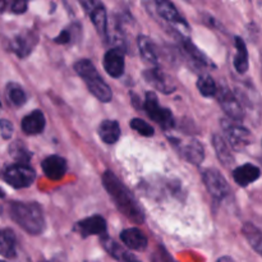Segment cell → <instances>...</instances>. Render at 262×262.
I'll list each match as a JSON object with an SVG mask.
<instances>
[{
	"label": "cell",
	"instance_id": "cell-39",
	"mask_svg": "<svg viewBox=\"0 0 262 262\" xmlns=\"http://www.w3.org/2000/svg\"><path fill=\"white\" fill-rule=\"evenodd\" d=\"M0 106H2V102H0Z\"/></svg>",
	"mask_w": 262,
	"mask_h": 262
},
{
	"label": "cell",
	"instance_id": "cell-20",
	"mask_svg": "<svg viewBox=\"0 0 262 262\" xmlns=\"http://www.w3.org/2000/svg\"><path fill=\"white\" fill-rule=\"evenodd\" d=\"M211 142L220 163L224 166L232 165L234 163V156H233L229 145L227 143L225 138H223L220 135H214L211 138Z\"/></svg>",
	"mask_w": 262,
	"mask_h": 262
},
{
	"label": "cell",
	"instance_id": "cell-3",
	"mask_svg": "<svg viewBox=\"0 0 262 262\" xmlns=\"http://www.w3.org/2000/svg\"><path fill=\"white\" fill-rule=\"evenodd\" d=\"M74 71L84 81L87 89L101 102H109L113 99V92L109 84L97 73L96 68L89 59H81L74 64Z\"/></svg>",
	"mask_w": 262,
	"mask_h": 262
},
{
	"label": "cell",
	"instance_id": "cell-7",
	"mask_svg": "<svg viewBox=\"0 0 262 262\" xmlns=\"http://www.w3.org/2000/svg\"><path fill=\"white\" fill-rule=\"evenodd\" d=\"M4 181L13 188H27L33 183L36 173L30 165L22 164H13L4 169Z\"/></svg>",
	"mask_w": 262,
	"mask_h": 262
},
{
	"label": "cell",
	"instance_id": "cell-30",
	"mask_svg": "<svg viewBox=\"0 0 262 262\" xmlns=\"http://www.w3.org/2000/svg\"><path fill=\"white\" fill-rule=\"evenodd\" d=\"M130 128L137 133H140L141 136H143V137H152L154 133H155L152 125L146 123L141 118H135V119L130 120Z\"/></svg>",
	"mask_w": 262,
	"mask_h": 262
},
{
	"label": "cell",
	"instance_id": "cell-19",
	"mask_svg": "<svg viewBox=\"0 0 262 262\" xmlns=\"http://www.w3.org/2000/svg\"><path fill=\"white\" fill-rule=\"evenodd\" d=\"M156 10H158L159 15H160L163 19L168 20V22L174 23V25L178 26H184V27H188L187 22L184 20V18L177 10L176 5L170 2H165V0H160V2H156Z\"/></svg>",
	"mask_w": 262,
	"mask_h": 262
},
{
	"label": "cell",
	"instance_id": "cell-23",
	"mask_svg": "<svg viewBox=\"0 0 262 262\" xmlns=\"http://www.w3.org/2000/svg\"><path fill=\"white\" fill-rule=\"evenodd\" d=\"M17 255L15 250V235L10 229H0V256L7 258H14Z\"/></svg>",
	"mask_w": 262,
	"mask_h": 262
},
{
	"label": "cell",
	"instance_id": "cell-35",
	"mask_svg": "<svg viewBox=\"0 0 262 262\" xmlns=\"http://www.w3.org/2000/svg\"><path fill=\"white\" fill-rule=\"evenodd\" d=\"M117 260L120 261V262H141L137 257H136L135 255L127 252L125 250L120 251L119 255H118V257H117Z\"/></svg>",
	"mask_w": 262,
	"mask_h": 262
},
{
	"label": "cell",
	"instance_id": "cell-40",
	"mask_svg": "<svg viewBox=\"0 0 262 262\" xmlns=\"http://www.w3.org/2000/svg\"><path fill=\"white\" fill-rule=\"evenodd\" d=\"M0 262H4V261H0Z\"/></svg>",
	"mask_w": 262,
	"mask_h": 262
},
{
	"label": "cell",
	"instance_id": "cell-11",
	"mask_svg": "<svg viewBox=\"0 0 262 262\" xmlns=\"http://www.w3.org/2000/svg\"><path fill=\"white\" fill-rule=\"evenodd\" d=\"M104 68L106 73L113 78H119L124 73V51L122 49H110L104 55Z\"/></svg>",
	"mask_w": 262,
	"mask_h": 262
},
{
	"label": "cell",
	"instance_id": "cell-6",
	"mask_svg": "<svg viewBox=\"0 0 262 262\" xmlns=\"http://www.w3.org/2000/svg\"><path fill=\"white\" fill-rule=\"evenodd\" d=\"M201 174L205 187H206L207 192L211 194L212 199L216 200V201H222L225 197H228V194L230 193L229 184L217 169H204Z\"/></svg>",
	"mask_w": 262,
	"mask_h": 262
},
{
	"label": "cell",
	"instance_id": "cell-32",
	"mask_svg": "<svg viewBox=\"0 0 262 262\" xmlns=\"http://www.w3.org/2000/svg\"><path fill=\"white\" fill-rule=\"evenodd\" d=\"M14 132V127L8 119H0V135L4 140H10Z\"/></svg>",
	"mask_w": 262,
	"mask_h": 262
},
{
	"label": "cell",
	"instance_id": "cell-14",
	"mask_svg": "<svg viewBox=\"0 0 262 262\" xmlns=\"http://www.w3.org/2000/svg\"><path fill=\"white\" fill-rule=\"evenodd\" d=\"M37 35L32 31H27L20 35L15 36L14 40L12 41V49L19 58H26L30 55L31 51L33 50L35 45L37 43Z\"/></svg>",
	"mask_w": 262,
	"mask_h": 262
},
{
	"label": "cell",
	"instance_id": "cell-34",
	"mask_svg": "<svg viewBox=\"0 0 262 262\" xmlns=\"http://www.w3.org/2000/svg\"><path fill=\"white\" fill-rule=\"evenodd\" d=\"M27 7L28 4L25 0H15L12 3V12L15 14H23L27 10Z\"/></svg>",
	"mask_w": 262,
	"mask_h": 262
},
{
	"label": "cell",
	"instance_id": "cell-29",
	"mask_svg": "<svg viewBox=\"0 0 262 262\" xmlns=\"http://www.w3.org/2000/svg\"><path fill=\"white\" fill-rule=\"evenodd\" d=\"M197 89L204 97L215 96L217 91L216 83L209 74H204V76L200 77L199 81H197Z\"/></svg>",
	"mask_w": 262,
	"mask_h": 262
},
{
	"label": "cell",
	"instance_id": "cell-38",
	"mask_svg": "<svg viewBox=\"0 0 262 262\" xmlns=\"http://www.w3.org/2000/svg\"><path fill=\"white\" fill-rule=\"evenodd\" d=\"M4 197H5V192H4V189L0 187V199H4Z\"/></svg>",
	"mask_w": 262,
	"mask_h": 262
},
{
	"label": "cell",
	"instance_id": "cell-24",
	"mask_svg": "<svg viewBox=\"0 0 262 262\" xmlns=\"http://www.w3.org/2000/svg\"><path fill=\"white\" fill-rule=\"evenodd\" d=\"M138 49H140V53L142 55V58L145 59L147 63L151 64H158V54H156V48L154 45L152 40H151L148 36L141 35L137 38Z\"/></svg>",
	"mask_w": 262,
	"mask_h": 262
},
{
	"label": "cell",
	"instance_id": "cell-22",
	"mask_svg": "<svg viewBox=\"0 0 262 262\" xmlns=\"http://www.w3.org/2000/svg\"><path fill=\"white\" fill-rule=\"evenodd\" d=\"M235 49H237V53L234 55V68L235 71L239 74H245L248 71V51L246 42L243 41L242 37H235Z\"/></svg>",
	"mask_w": 262,
	"mask_h": 262
},
{
	"label": "cell",
	"instance_id": "cell-13",
	"mask_svg": "<svg viewBox=\"0 0 262 262\" xmlns=\"http://www.w3.org/2000/svg\"><path fill=\"white\" fill-rule=\"evenodd\" d=\"M43 174L51 181H59L67 173V160L59 155H50L41 164Z\"/></svg>",
	"mask_w": 262,
	"mask_h": 262
},
{
	"label": "cell",
	"instance_id": "cell-10",
	"mask_svg": "<svg viewBox=\"0 0 262 262\" xmlns=\"http://www.w3.org/2000/svg\"><path fill=\"white\" fill-rule=\"evenodd\" d=\"M74 230L79 233L83 238L90 237V235H106L107 225L106 220L100 215H94V216L86 217L83 220H79L74 225Z\"/></svg>",
	"mask_w": 262,
	"mask_h": 262
},
{
	"label": "cell",
	"instance_id": "cell-31",
	"mask_svg": "<svg viewBox=\"0 0 262 262\" xmlns=\"http://www.w3.org/2000/svg\"><path fill=\"white\" fill-rule=\"evenodd\" d=\"M77 30H81V25H73L72 27L63 30L58 37L54 38V41L56 43H71L73 41V35Z\"/></svg>",
	"mask_w": 262,
	"mask_h": 262
},
{
	"label": "cell",
	"instance_id": "cell-25",
	"mask_svg": "<svg viewBox=\"0 0 262 262\" xmlns=\"http://www.w3.org/2000/svg\"><path fill=\"white\" fill-rule=\"evenodd\" d=\"M5 96H7L8 101L13 105V106H23L27 100V95H26L25 90L22 89V86L15 82H10L5 87Z\"/></svg>",
	"mask_w": 262,
	"mask_h": 262
},
{
	"label": "cell",
	"instance_id": "cell-15",
	"mask_svg": "<svg viewBox=\"0 0 262 262\" xmlns=\"http://www.w3.org/2000/svg\"><path fill=\"white\" fill-rule=\"evenodd\" d=\"M232 174L233 179H234V182L238 186L247 187L260 178L261 170L258 166L247 163L245 165H241L238 168H235Z\"/></svg>",
	"mask_w": 262,
	"mask_h": 262
},
{
	"label": "cell",
	"instance_id": "cell-5",
	"mask_svg": "<svg viewBox=\"0 0 262 262\" xmlns=\"http://www.w3.org/2000/svg\"><path fill=\"white\" fill-rule=\"evenodd\" d=\"M143 109H145L148 118H150L151 120H154L155 123H158L163 129H171V128L174 127V124H176L174 117L173 114H171L170 110L166 109V107L160 106L158 96H156L154 92H147V94H146Z\"/></svg>",
	"mask_w": 262,
	"mask_h": 262
},
{
	"label": "cell",
	"instance_id": "cell-18",
	"mask_svg": "<svg viewBox=\"0 0 262 262\" xmlns=\"http://www.w3.org/2000/svg\"><path fill=\"white\" fill-rule=\"evenodd\" d=\"M181 155L193 165H201L205 160V148L202 143L197 140H191L179 148Z\"/></svg>",
	"mask_w": 262,
	"mask_h": 262
},
{
	"label": "cell",
	"instance_id": "cell-16",
	"mask_svg": "<svg viewBox=\"0 0 262 262\" xmlns=\"http://www.w3.org/2000/svg\"><path fill=\"white\" fill-rule=\"evenodd\" d=\"M120 239L128 248L135 251H143L147 248V237L138 228H128L120 233Z\"/></svg>",
	"mask_w": 262,
	"mask_h": 262
},
{
	"label": "cell",
	"instance_id": "cell-12",
	"mask_svg": "<svg viewBox=\"0 0 262 262\" xmlns=\"http://www.w3.org/2000/svg\"><path fill=\"white\" fill-rule=\"evenodd\" d=\"M143 77L147 81V83H150L154 89L163 92V94H171L176 90L173 79L168 74L164 73L160 68L147 69V71L143 72Z\"/></svg>",
	"mask_w": 262,
	"mask_h": 262
},
{
	"label": "cell",
	"instance_id": "cell-4",
	"mask_svg": "<svg viewBox=\"0 0 262 262\" xmlns=\"http://www.w3.org/2000/svg\"><path fill=\"white\" fill-rule=\"evenodd\" d=\"M220 125H222L225 138L234 150L241 151L252 143V135H251L250 129L243 127L238 122L230 120L228 118H223L220 120Z\"/></svg>",
	"mask_w": 262,
	"mask_h": 262
},
{
	"label": "cell",
	"instance_id": "cell-8",
	"mask_svg": "<svg viewBox=\"0 0 262 262\" xmlns=\"http://www.w3.org/2000/svg\"><path fill=\"white\" fill-rule=\"evenodd\" d=\"M215 96L217 97V101H219L222 109L228 115V119L234 120V122H241L243 119L245 117L243 107L234 92L230 91L227 86H223L217 89Z\"/></svg>",
	"mask_w": 262,
	"mask_h": 262
},
{
	"label": "cell",
	"instance_id": "cell-33",
	"mask_svg": "<svg viewBox=\"0 0 262 262\" xmlns=\"http://www.w3.org/2000/svg\"><path fill=\"white\" fill-rule=\"evenodd\" d=\"M152 262H176L171 258V256L164 250L163 247H158L156 252L154 253Z\"/></svg>",
	"mask_w": 262,
	"mask_h": 262
},
{
	"label": "cell",
	"instance_id": "cell-28",
	"mask_svg": "<svg viewBox=\"0 0 262 262\" xmlns=\"http://www.w3.org/2000/svg\"><path fill=\"white\" fill-rule=\"evenodd\" d=\"M9 154L17 164H22V165H27L30 163L32 154L28 151V148L23 145L22 141H15L9 146Z\"/></svg>",
	"mask_w": 262,
	"mask_h": 262
},
{
	"label": "cell",
	"instance_id": "cell-36",
	"mask_svg": "<svg viewBox=\"0 0 262 262\" xmlns=\"http://www.w3.org/2000/svg\"><path fill=\"white\" fill-rule=\"evenodd\" d=\"M216 262H234V261H233L230 257H228V256H224V257H220Z\"/></svg>",
	"mask_w": 262,
	"mask_h": 262
},
{
	"label": "cell",
	"instance_id": "cell-2",
	"mask_svg": "<svg viewBox=\"0 0 262 262\" xmlns=\"http://www.w3.org/2000/svg\"><path fill=\"white\" fill-rule=\"evenodd\" d=\"M10 217L25 232L38 235L45 230V217L42 209L36 202H13L10 205Z\"/></svg>",
	"mask_w": 262,
	"mask_h": 262
},
{
	"label": "cell",
	"instance_id": "cell-21",
	"mask_svg": "<svg viewBox=\"0 0 262 262\" xmlns=\"http://www.w3.org/2000/svg\"><path fill=\"white\" fill-rule=\"evenodd\" d=\"M100 138L106 145H114L120 137V127L117 120H104L100 124L99 129Z\"/></svg>",
	"mask_w": 262,
	"mask_h": 262
},
{
	"label": "cell",
	"instance_id": "cell-26",
	"mask_svg": "<svg viewBox=\"0 0 262 262\" xmlns=\"http://www.w3.org/2000/svg\"><path fill=\"white\" fill-rule=\"evenodd\" d=\"M242 233L245 234L246 239L248 241V243L251 245V247L261 255L262 252V234L261 230L256 227L255 224H251V223H247V224L243 225Z\"/></svg>",
	"mask_w": 262,
	"mask_h": 262
},
{
	"label": "cell",
	"instance_id": "cell-27",
	"mask_svg": "<svg viewBox=\"0 0 262 262\" xmlns=\"http://www.w3.org/2000/svg\"><path fill=\"white\" fill-rule=\"evenodd\" d=\"M182 48H183V51L187 55V58H188L189 60H192V63L197 64V66L200 67L210 66V61L209 59L206 58V55H205L204 53H201V51H200L189 40H187V38L183 40Z\"/></svg>",
	"mask_w": 262,
	"mask_h": 262
},
{
	"label": "cell",
	"instance_id": "cell-37",
	"mask_svg": "<svg viewBox=\"0 0 262 262\" xmlns=\"http://www.w3.org/2000/svg\"><path fill=\"white\" fill-rule=\"evenodd\" d=\"M5 7H7V3L3 2V0H0V12H3V10L5 9Z\"/></svg>",
	"mask_w": 262,
	"mask_h": 262
},
{
	"label": "cell",
	"instance_id": "cell-17",
	"mask_svg": "<svg viewBox=\"0 0 262 262\" xmlns=\"http://www.w3.org/2000/svg\"><path fill=\"white\" fill-rule=\"evenodd\" d=\"M46 125L45 115L40 110H35L31 114L26 115L22 120V130L28 136H36L43 132Z\"/></svg>",
	"mask_w": 262,
	"mask_h": 262
},
{
	"label": "cell",
	"instance_id": "cell-9",
	"mask_svg": "<svg viewBox=\"0 0 262 262\" xmlns=\"http://www.w3.org/2000/svg\"><path fill=\"white\" fill-rule=\"evenodd\" d=\"M81 5L84 8L87 14L90 15L92 25L95 26L99 35L105 37L107 35L109 26H107L106 8L104 7V4L99 2H90V0H87V2H81Z\"/></svg>",
	"mask_w": 262,
	"mask_h": 262
},
{
	"label": "cell",
	"instance_id": "cell-1",
	"mask_svg": "<svg viewBox=\"0 0 262 262\" xmlns=\"http://www.w3.org/2000/svg\"><path fill=\"white\" fill-rule=\"evenodd\" d=\"M102 184L106 192L109 193L110 199L115 204L117 209L124 215L127 219L136 224H141L145 220L143 211L137 204L133 194L130 193L129 189L123 184L120 179L117 178L112 170H106L102 176Z\"/></svg>",
	"mask_w": 262,
	"mask_h": 262
}]
</instances>
